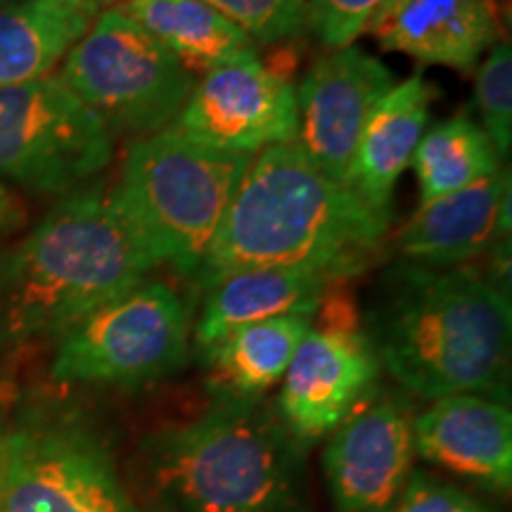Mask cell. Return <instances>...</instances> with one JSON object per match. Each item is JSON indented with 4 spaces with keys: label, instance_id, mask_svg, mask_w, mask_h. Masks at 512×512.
<instances>
[{
    "label": "cell",
    "instance_id": "20",
    "mask_svg": "<svg viewBox=\"0 0 512 512\" xmlns=\"http://www.w3.org/2000/svg\"><path fill=\"white\" fill-rule=\"evenodd\" d=\"M91 22L64 0H0V88L48 76Z\"/></svg>",
    "mask_w": 512,
    "mask_h": 512
},
{
    "label": "cell",
    "instance_id": "8",
    "mask_svg": "<svg viewBox=\"0 0 512 512\" xmlns=\"http://www.w3.org/2000/svg\"><path fill=\"white\" fill-rule=\"evenodd\" d=\"M188 309L169 285L143 280L57 337L53 377L72 384H145L188 356Z\"/></svg>",
    "mask_w": 512,
    "mask_h": 512
},
{
    "label": "cell",
    "instance_id": "17",
    "mask_svg": "<svg viewBox=\"0 0 512 512\" xmlns=\"http://www.w3.org/2000/svg\"><path fill=\"white\" fill-rule=\"evenodd\" d=\"M332 280L309 268H247L207 287L195 344L204 356L245 325L280 316H316Z\"/></svg>",
    "mask_w": 512,
    "mask_h": 512
},
{
    "label": "cell",
    "instance_id": "11",
    "mask_svg": "<svg viewBox=\"0 0 512 512\" xmlns=\"http://www.w3.org/2000/svg\"><path fill=\"white\" fill-rule=\"evenodd\" d=\"M394 83V74L377 57L356 46L320 57L294 91V145L320 171L347 185L363 126Z\"/></svg>",
    "mask_w": 512,
    "mask_h": 512
},
{
    "label": "cell",
    "instance_id": "6",
    "mask_svg": "<svg viewBox=\"0 0 512 512\" xmlns=\"http://www.w3.org/2000/svg\"><path fill=\"white\" fill-rule=\"evenodd\" d=\"M60 79L112 136L133 140L174 126L195 76L121 10H107L64 55Z\"/></svg>",
    "mask_w": 512,
    "mask_h": 512
},
{
    "label": "cell",
    "instance_id": "7",
    "mask_svg": "<svg viewBox=\"0 0 512 512\" xmlns=\"http://www.w3.org/2000/svg\"><path fill=\"white\" fill-rule=\"evenodd\" d=\"M114 136L60 74L0 88V176L69 195L112 162Z\"/></svg>",
    "mask_w": 512,
    "mask_h": 512
},
{
    "label": "cell",
    "instance_id": "27",
    "mask_svg": "<svg viewBox=\"0 0 512 512\" xmlns=\"http://www.w3.org/2000/svg\"><path fill=\"white\" fill-rule=\"evenodd\" d=\"M19 221H22V211H19L15 197L10 195L8 188L0 185V233L12 230Z\"/></svg>",
    "mask_w": 512,
    "mask_h": 512
},
{
    "label": "cell",
    "instance_id": "1",
    "mask_svg": "<svg viewBox=\"0 0 512 512\" xmlns=\"http://www.w3.org/2000/svg\"><path fill=\"white\" fill-rule=\"evenodd\" d=\"M389 219L320 171L294 143L252 157L197 280L207 290L247 268H309L335 283L370 264Z\"/></svg>",
    "mask_w": 512,
    "mask_h": 512
},
{
    "label": "cell",
    "instance_id": "4",
    "mask_svg": "<svg viewBox=\"0 0 512 512\" xmlns=\"http://www.w3.org/2000/svg\"><path fill=\"white\" fill-rule=\"evenodd\" d=\"M294 441L264 403L221 394L200 418L155 441L147 472L176 512H299Z\"/></svg>",
    "mask_w": 512,
    "mask_h": 512
},
{
    "label": "cell",
    "instance_id": "22",
    "mask_svg": "<svg viewBox=\"0 0 512 512\" xmlns=\"http://www.w3.org/2000/svg\"><path fill=\"white\" fill-rule=\"evenodd\" d=\"M411 164L425 204L496 174L501 157L484 128L460 114L422 133Z\"/></svg>",
    "mask_w": 512,
    "mask_h": 512
},
{
    "label": "cell",
    "instance_id": "5",
    "mask_svg": "<svg viewBox=\"0 0 512 512\" xmlns=\"http://www.w3.org/2000/svg\"><path fill=\"white\" fill-rule=\"evenodd\" d=\"M249 162L176 126L133 140L112 192L152 264L197 275Z\"/></svg>",
    "mask_w": 512,
    "mask_h": 512
},
{
    "label": "cell",
    "instance_id": "15",
    "mask_svg": "<svg viewBox=\"0 0 512 512\" xmlns=\"http://www.w3.org/2000/svg\"><path fill=\"white\" fill-rule=\"evenodd\" d=\"M368 29L384 50L470 69L496 46L501 22L494 0H384Z\"/></svg>",
    "mask_w": 512,
    "mask_h": 512
},
{
    "label": "cell",
    "instance_id": "10",
    "mask_svg": "<svg viewBox=\"0 0 512 512\" xmlns=\"http://www.w3.org/2000/svg\"><path fill=\"white\" fill-rule=\"evenodd\" d=\"M174 126L214 150L254 157L294 143L297 93L259 55L247 53L204 74Z\"/></svg>",
    "mask_w": 512,
    "mask_h": 512
},
{
    "label": "cell",
    "instance_id": "25",
    "mask_svg": "<svg viewBox=\"0 0 512 512\" xmlns=\"http://www.w3.org/2000/svg\"><path fill=\"white\" fill-rule=\"evenodd\" d=\"M306 27L323 46L347 48L373 22L384 0H304Z\"/></svg>",
    "mask_w": 512,
    "mask_h": 512
},
{
    "label": "cell",
    "instance_id": "29",
    "mask_svg": "<svg viewBox=\"0 0 512 512\" xmlns=\"http://www.w3.org/2000/svg\"><path fill=\"white\" fill-rule=\"evenodd\" d=\"M5 439H8V430L0 427V489H3V472H5Z\"/></svg>",
    "mask_w": 512,
    "mask_h": 512
},
{
    "label": "cell",
    "instance_id": "26",
    "mask_svg": "<svg viewBox=\"0 0 512 512\" xmlns=\"http://www.w3.org/2000/svg\"><path fill=\"white\" fill-rule=\"evenodd\" d=\"M392 512H489L472 496L427 475L408 477Z\"/></svg>",
    "mask_w": 512,
    "mask_h": 512
},
{
    "label": "cell",
    "instance_id": "9",
    "mask_svg": "<svg viewBox=\"0 0 512 512\" xmlns=\"http://www.w3.org/2000/svg\"><path fill=\"white\" fill-rule=\"evenodd\" d=\"M0 512H133L105 446L67 418L27 420L5 439Z\"/></svg>",
    "mask_w": 512,
    "mask_h": 512
},
{
    "label": "cell",
    "instance_id": "3",
    "mask_svg": "<svg viewBox=\"0 0 512 512\" xmlns=\"http://www.w3.org/2000/svg\"><path fill=\"white\" fill-rule=\"evenodd\" d=\"M152 268L112 188L69 192L0 259V342L60 337Z\"/></svg>",
    "mask_w": 512,
    "mask_h": 512
},
{
    "label": "cell",
    "instance_id": "19",
    "mask_svg": "<svg viewBox=\"0 0 512 512\" xmlns=\"http://www.w3.org/2000/svg\"><path fill=\"white\" fill-rule=\"evenodd\" d=\"M119 10L157 38L192 76L254 53L252 38L204 0H131Z\"/></svg>",
    "mask_w": 512,
    "mask_h": 512
},
{
    "label": "cell",
    "instance_id": "14",
    "mask_svg": "<svg viewBox=\"0 0 512 512\" xmlns=\"http://www.w3.org/2000/svg\"><path fill=\"white\" fill-rule=\"evenodd\" d=\"M413 448L430 463L479 484H512V415L482 394L437 399L413 422Z\"/></svg>",
    "mask_w": 512,
    "mask_h": 512
},
{
    "label": "cell",
    "instance_id": "12",
    "mask_svg": "<svg viewBox=\"0 0 512 512\" xmlns=\"http://www.w3.org/2000/svg\"><path fill=\"white\" fill-rule=\"evenodd\" d=\"M413 422L389 396L366 399L344 418L325 451L337 512H392L413 463Z\"/></svg>",
    "mask_w": 512,
    "mask_h": 512
},
{
    "label": "cell",
    "instance_id": "23",
    "mask_svg": "<svg viewBox=\"0 0 512 512\" xmlns=\"http://www.w3.org/2000/svg\"><path fill=\"white\" fill-rule=\"evenodd\" d=\"M475 98L484 133L494 143L498 157H508L512 145V53L508 43H496L479 67Z\"/></svg>",
    "mask_w": 512,
    "mask_h": 512
},
{
    "label": "cell",
    "instance_id": "13",
    "mask_svg": "<svg viewBox=\"0 0 512 512\" xmlns=\"http://www.w3.org/2000/svg\"><path fill=\"white\" fill-rule=\"evenodd\" d=\"M377 358L358 332L311 328L306 332L280 392V420L294 439H318L337 430L377 377Z\"/></svg>",
    "mask_w": 512,
    "mask_h": 512
},
{
    "label": "cell",
    "instance_id": "18",
    "mask_svg": "<svg viewBox=\"0 0 512 512\" xmlns=\"http://www.w3.org/2000/svg\"><path fill=\"white\" fill-rule=\"evenodd\" d=\"M432 95L422 74L394 83L370 112L358 138L347 185L384 219L392 216L396 181L411 164L425 133Z\"/></svg>",
    "mask_w": 512,
    "mask_h": 512
},
{
    "label": "cell",
    "instance_id": "28",
    "mask_svg": "<svg viewBox=\"0 0 512 512\" xmlns=\"http://www.w3.org/2000/svg\"><path fill=\"white\" fill-rule=\"evenodd\" d=\"M64 3H69L72 8H76L79 12H83L86 17L95 19L102 12L107 10H119L121 5L131 3V0H64Z\"/></svg>",
    "mask_w": 512,
    "mask_h": 512
},
{
    "label": "cell",
    "instance_id": "21",
    "mask_svg": "<svg viewBox=\"0 0 512 512\" xmlns=\"http://www.w3.org/2000/svg\"><path fill=\"white\" fill-rule=\"evenodd\" d=\"M311 330L309 316H280L233 330L209 351L223 396L256 399L283 380L294 351Z\"/></svg>",
    "mask_w": 512,
    "mask_h": 512
},
{
    "label": "cell",
    "instance_id": "24",
    "mask_svg": "<svg viewBox=\"0 0 512 512\" xmlns=\"http://www.w3.org/2000/svg\"><path fill=\"white\" fill-rule=\"evenodd\" d=\"M223 17L238 24L252 43L285 41L302 34L306 27L304 0H204Z\"/></svg>",
    "mask_w": 512,
    "mask_h": 512
},
{
    "label": "cell",
    "instance_id": "16",
    "mask_svg": "<svg viewBox=\"0 0 512 512\" xmlns=\"http://www.w3.org/2000/svg\"><path fill=\"white\" fill-rule=\"evenodd\" d=\"M510 174H496L425 202L396 235L411 264L460 266L484 254L510 228Z\"/></svg>",
    "mask_w": 512,
    "mask_h": 512
},
{
    "label": "cell",
    "instance_id": "2",
    "mask_svg": "<svg viewBox=\"0 0 512 512\" xmlns=\"http://www.w3.org/2000/svg\"><path fill=\"white\" fill-rule=\"evenodd\" d=\"M368 328L377 363L422 399L491 394L508 375L510 299L477 268L394 266Z\"/></svg>",
    "mask_w": 512,
    "mask_h": 512
}]
</instances>
